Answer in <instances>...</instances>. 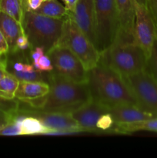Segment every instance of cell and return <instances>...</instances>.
<instances>
[{"mask_svg":"<svg viewBox=\"0 0 157 158\" xmlns=\"http://www.w3.org/2000/svg\"><path fill=\"white\" fill-rule=\"evenodd\" d=\"M86 83L92 100L106 105L109 109L120 104L138 105L123 77L101 63L88 70Z\"/></svg>","mask_w":157,"mask_h":158,"instance_id":"6da1fadb","label":"cell"},{"mask_svg":"<svg viewBox=\"0 0 157 158\" xmlns=\"http://www.w3.org/2000/svg\"><path fill=\"white\" fill-rule=\"evenodd\" d=\"M49 93L40 110L71 113L92 99L86 83L77 82L50 72Z\"/></svg>","mask_w":157,"mask_h":158,"instance_id":"7a4b0ae2","label":"cell"},{"mask_svg":"<svg viewBox=\"0 0 157 158\" xmlns=\"http://www.w3.org/2000/svg\"><path fill=\"white\" fill-rule=\"evenodd\" d=\"M146 56L135 42L116 40L100 53L99 63L108 66L122 77L137 73L146 69Z\"/></svg>","mask_w":157,"mask_h":158,"instance_id":"3957f363","label":"cell"},{"mask_svg":"<svg viewBox=\"0 0 157 158\" xmlns=\"http://www.w3.org/2000/svg\"><path fill=\"white\" fill-rule=\"evenodd\" d=\"M64 20L65 18L53 19L33 11H26L22 26L31 49L42 47L46 53L56 46L62 35Z\"/></svg>","mask_w":157,"mask_h":158,"instance_id":"277c9868","label":"cell"},{"mask_svg":"<svg viewBox=\"0 0 157 158\" xmlns=\"http://www.w3.org/2000/svg\"><path fill=\"white\" fill-rule=\"evenodd\" d=\"M56 45L70 49L83 62L87 70L93 68L99 62V52L69 15L65 18L62 35Z\"/></svg>","mask_w":157,"mask_h":158,"instance_id":"5b68a950","label":"cell"},{"mask_svg":"<svg viewBox=\"0 0 157 158\" xmlns=\"http://www.w3.org/2000/svg\"><path fill=\"white\" fill-rule=\"evenodd\" d=\"M95 48L102 53L116 40L119 30L115 0H94Z\"/></svg>","mask_w":157,"mask_h":158,"instance_id":"8992f818","label":"cell"},{"mask_svg":"<svg viewBox=\"0 0 157 158\" xmlns=\"http://www.w3.org/2000/svg\"><path fill=\"white\" fill-rule=\"evenodd\" d=\"M53 66V72L66 78L77 82L86 83L88 70L83 62L68 48L55 46L46 52Z\"/></svg>","mask_w":157,"mask_h":158,"instance_id":"52a82bcc","label":"cell"},{"mask_svg":"<svg viewBox=\"0 0 157 158\" xmlns=\"http://www.w3.org/2000/svg\"><path fill=\"white\" fill-rule=\"evenodd\" d=\"M133 93L138 105L157 116V81L145 69L123 77Z\"/></svg>","mask_w":157,"mask_h":158,"instance_id":"ba28073f","label":"cell"},{"mask_svg":"<svg viewBox=\"0 0 157 158\" xmlns=\"http://www.w3.org/2000/svg\"><path fill=\"white\" fill-rule=\"evenodd\" d=\"M134 36L148 58L157 37V30L145 0H135Z\"/></svg>","mask_w":157,"mask_h":158,"instance_id":"9c48e42d","label":"cell"},{"mask_svg":"<svg viewBox=\"0 0 157 158\" xmlns=\"http://www.w3.org/2000/svg\"><path fill=\"white\" fill-rule=\"evenodd\" d=\"M24 103L19 100L20 107L26 114L38 118L46 127L49 128L52 131H65L70 133L71 134L84 132L74 120L70 113L42 111L32 107L26 103V106H25Z\"/></svg>","mask_w":157,"mask_h":158,"instance_id":"30bf717a","label":"cell"},{"mask_svg":"<svg viewBox=\"0 0 157 158\" xmlns=\"http://www.w3.org/2000/svg\"><path fill=\"white\" fill-rule=\"evenodd\" d=\"M109 110L106 105L91 99L70 114L84 132H99L97 121L102 115L109 113Z\"/></svg>","mask_w":157,"mask_h":158,"instance_id":"8fae6325","label":"cell"},{"mask_svg":"<svg viewBox=\"0 0 157 158\" xmlns=\"http://www.w3.org/2000/svg\"><path fill=\"white\" fill-rule=\"evenodd\" d=\"M69 15L95 47L94 0H78L75 10Z\"/></svg>","mask_w":157,"mask_h":158,"instance_id":"7c38bea8","label":"cell"},{"mask_svg":"<svg viewBox=\"0 0 157 158\" xmlns=\"http://www.w3.org/2000/svg\"><path fill=\"white\" fill-rule=\"evenodd\" d=\"M115 3L119 23V30L116 40L123 42H135L134 36L135 0H115Z\"/></svg>","mask_w":157,"mask_h":158,"instance_id":"4fadbf2b","label":"cell"},{"mask_svg":"<svg viewBox=\"0 0 157 158\" xmlns=\"http://www.w3.org/2000/svg\"><path fill=\"white\" fill-rule=\"evenodd\" d=\"M109 114L112 115L114 123H134L157 117L134 104H120L112 106L109 110Z\"/></svg>","mask_w":157,"mask_h":158,"instance_id":"5bb4252c","label":"cell"},{"mask_svg":"<svg viewBox=\"0 0 157 158\" xmlns=\"http://www.w3.org/2000/svg\"><path fill=\"white\" fill-rule=\"evenodd\" d=\"M0 31L9 43V52H16L17 40L25 34L22 26L13 17L0 10Z\"/></svg>","mask_w":157,"mask_h":158,"instance_id":"9a60e30c","label":"cell"},{"mask_svg":"<svg viewBox=\"0 0 157 158\" xmlns=\"http://www.w3.org/2000/svg\"><path fill=\"white\" fill-rule=\"evenodd\" d=\"M49 84L46 82L19 81L15 98L23 102L35 100L45 97L49 93Z\"/></svg>","mask_w":157,"mask_h":158,"instance_id":"2e32d148","label":"cell"},{"mask_svg":"<svg viewBox=\"0 0 157 158\" xmlns=\"http://www.w3.org/2000/svg\"><path fill=\"white\" fill-rule=\"evenodd\" d=\"M109 130L118 134H131L142 131L157 133V117L134 123H114Z\"/></svg>","mask_w":157,"mask_h":158,"instance_id":"e0dca14e","label":"cell"},{"mask_svg":"<svg viewBox=\"0 0 157 158\" xmlns=\"http://www.w3.org/2000/svg\"><path fill=\"white\" fill-rule=\"evenodd\" d=\"M37 13L53 19H64L69 15V11L57 0H46L35 11Z\"/></svg>","mask_w":157,"mask_h":158,"instance_id":"ac0fdd59","label":"cell"},{"mask_svg":"<svg viewBox=\"0 0 157 158\" xmlns=\"http://www.w3.org/2000/svg\"><path fill=\"white\" fill-rule=\"evenodd\" d=\"M22 135H35L45 134L47 135L51 131L46 127L38 118L32 116L26 117L21 122Z\"/></svg>","mask_w":157,"mask_h":158,"instance_id":"d6986e66","label":"cell"},{"mask_svg":"<svg viewBox=\"0 0 157 158\" xmlns=\"http://www.w3.org/2000/svg\"><path fill=\"white\" fill-rule=\"evenodd\" d=\"M19 84V80L10 73L6 72L0 80V98L4 100H13L15 94Z\"/></svg>","mask_w":157,"mask_h":158,"instance_id":"ffe728a7","label":"cell"},{"mask_svg":"<svg viewBox=\"0 0 157 158\" xmlns=\"http://www.w3.org/2000/svg\"><path fill=\"white\" fill-rule=\"evenodd\" d=\"M0 10L13 17L22 25L25 10L18 0H0Z\"/></svg>","mask_w":157,"mask_h":158,"instance_id":"44dd1931","label":"cell"},{"mask_svg":"<svg viewBox=\"0 0 157 158\" xmlns=\"http://www.w3.org/2000/svg\"><path fill=\"white\" fill-rule=\"evenodd\" d=\"M10 73L16 77L19 81L46 82L49 83V78H50V72H42L38 69H35L32 72L14 71L11 72Z\"/></svg>","mask_w":157,"mask_h":158,"instance_id":"7402d4cb","label":"cell"},{"mask_svg":"<svg viewBox=\"0 0 157 158\" xmlns=\"http://www.w3.org/2000/svg\"><path fill=\"white\" fill-rule=\"evenodd\" d=\"M146 70L157 81V37L146 60Z\"/></svg>","mask_w":157,"mask_h":158,"instance_id":"603a6c76","label":"cell"},{"mask_svg":"<svg viewBox=\"0 0 157 158\" xmlns=\"http://www.w3.org/2000/svg\"><path fill=\"white\" fill-rule=\"evenodd\" d=\"M0 135L2 136H18L22 135L21 123L19 122H10L8 123L0 130Z\"/></svg>","mask_w":157,"mask_h":158,"instance_id":"cb8c5ba5","label":"cell"},{"mask_svg":"<svg viewBox=\"0 0 157 158\" xmlns=\"http://www.w3.org/2000/svg\"><path fill=\"white\" fill-rule=\"evenodd\" d=\"M113 123L114 120L112 115L109 113H106L99 118L96 123V127L99 131H106L112 127Z\"/></svg>","mask_w":157,"mask_h":158,"instance_id":"d4e9b609","label":"cell"},{"mask_svg":"<svg viewBox=\"0 0 157 158\" xmlns=\"http://www.w3.org/2000/svg\"><path fill=\"white\" fill-rule=\"evenodd\" d=\"M35 69L42 71V72H52L53 70L52 61L48 55H43L40 57L38 63L32 64Z\"/></svg>","mask_w":157,"mask_h":158,"instance_id":"484cf974","label":"cell"},{"mask_svg":"<svg viewBox=\"0 0 157 158\" xmlns=\"http://www.w3.org/2000/svg\"><path fill=\"white\" fill-rule=\"evenodd\" d=\"M157 30V0H145Z\"/></svg>","mask_w":157,"mask_h":158,"instance_id":"4316f807","label":"cell"},{"mask_svg":"<svg viewBox=\"0 0 157 158\" xmlns=\"http://www.w3.org/2000/svg\"><path fill=\"white\" fill-rule=\"evenodd\" d=\"M29 40L25 34L20 35L16 41V51H26L30 49Z\"/></svg>","mask_w":157,"mask_h":158,"instance_id":"83f0119b","label":"cell"},{"mask_svg":"<svg viewBox=\"0 0 157 158\" xmlns=\"http://www.w3.org/2000/svg\"><path fill=\"white\" fill-rule=\"evenodd\" d=\"M30 58L32 60V64H35V63H38V60L40 59V57L44 55L46 53L44 49L42 47H35L34 49H30Z\"/></svg>","mask_w":157,"mask_h":158,"instance_id":"f1b7e54d","label":"cell"},{"mask_svg":"<svg viewBox=\"0 0 157 158\" xmlns=\"http://www.w3.org/2000/svg\"><path fill=\"white\" fill-rule=\"evenodd\" d=\"M9 52V46L4 35L0 31V56L7 55Z\"/></svg>","mask_w":157,"mask_h":158,"instance_id":"f546056e","label":"cell"},{"mask_svg":"<svg viewBox=\"0 0 157 158\" xmlns=\"http://www.w3.org/2000/svg\"><path fill=\"white\" fill-rule=\"evenodd\" d=\"M43 0H27V10L35 12L41 6Z\"/></svg>","mask_w":157,"mask_h":158,"instance_id":"4dcf8cb0","label":"cell"},{"mask_svg":"<svg viewBox=\"0 0 157 158\" xmlns=\"http://www.w3.org/2000/svg\"><path fill=\"white\" fill-rule=\"evenodd\" d=\"M8 123V115L6 110L0 104V130Z\"/></svg>","mask_w":157,"mask_h":158,"instance_id":"1f68e13d","label":"cell"},{"mask_svg":"<svg viewBox=\"0 0 157 158\" xmlns=\"http://www.w3.org/2000/svg\"><path fill=\"white\" fill-rule=\"evenodd\" d=\"M6 63H7V55L0 56V80L7 72Z\"/></svg>","mask_w":157,"mask_h":158,"instance_id":"d6a6232c","label":"cell"},{"mask_svg":"<svg viewBox=\"0 0 157 158\" xmlns=\"http://www.w3.org/2000/svg\"><path fill=\"white\" fill-rule=\"evenodd\" d=\"M77 1L78 0H63L65 5H66V8L69 12H72L75 10Z\"/></svg>","mask_w":157,"mask_h":158,"instance_id":"836d02e7","label":"cell"},{"mask_svg":"<svg viewBox=\"0 0 157 158\" xmlns=\"http://www.w3.org/2000/svg\"><path fill=\"white\" fill-rule=\"evenodd\" d=\"M18 1H19V2L21 3L22 6L25 12L27 11V0H18Z\"/></svg>","mask_w":157,"mask_h":158,"instance_id":"e575fe53","label":"cell"},{"mask_svg":"<svg viewBox=\"0 0 157 158\" xmlns=\"http://www.w3.org/2000/svg\"><path fill=\"white\" fill-rule=\"evenodd\" d=\"M43 1H46V0H43Z\"/></svg>","mask_w":157,"mask_h":158,"instance_id":"d590c367","label":"cell"}]
</instances>
